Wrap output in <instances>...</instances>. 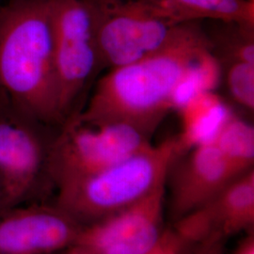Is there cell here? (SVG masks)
Masks as SVG:
<instances>
[{
	"instance_id": "6da1fadb",
	"label": "cell",
	"mask_w": 254,
	"mask_h": 254,
	"mask_svg": "<svg viewBox=\"0 0 254 254\" xmlns=\"http://www.w3.org/2000/svg\"><path fill=\"white\" fill-rule=\"evenodd\" d=\"M219 65L199 21L187 22L160 50L109 69L75 115L87 124L124 123L153 136L176 109L183 85L197 75L218 72Z\"/></svg>"
},
{
	"instance_id": "7a4b0ae2",
	"label": "cell",
	"mask_w": 254,
	"mask_h": 254,
	"mask_svg": "<svg viewBox=\"0 0 254 254\" xmlns=\"http://www.w3.org/2000/svg\"><path fill=\"white\" fill-rule=\"evenodd\" d=\"M13 113L46 126L59 111L53 30L47 0H9L0 6V101Z\"/></svg>"
},
{
	"instance_id": "3957f363",
	"label": "cell",
	"mask_w": 254,
	"mask_h": 254,
	"mask_svg": "<svg viewBox=\"0 0 254 254\" xmlns=\"http://www.w3.org/2000/svg\"><path fill=\"white\" fill-rule=\"evenodd\" d=\"M186 152L177 135L97 173L65 182L58 186V207L79 223L126 208L166 186L173 164Z\"/></svg>"
},
{
	"instance_id": "277c9868",
	"label": "cell",
	"mask_w": 254,
	"mask_h": 254,
	"mask_svg": "<svg viewBox=\"0 0 254 254\" xmlns=\"http://www.w3.org/2000/svg\"><path fill=\"white\" fill-rule=\"evenodd\" d=\"M102 68L134 63L167 46L191 22L167 0H88Z\"/></svg>"
},
{
	"instance_id": "5b68a950",
	"label": "cell",
	"mask_w": 254,
	"mask_h": 254,
	"mask_svg": "<svg viewBox=\"0 0 254 254\" xmlns=\"http://www.w3.org/2000/svg\"><path fill=\"white\" fill-rule=\"evenodd\" d=\"M61 127L48 155V175L57 186L97 173L152 144V136L136 127L83 123L75 111Z\"/></svg>"
},
{
	"instance_id": "8992f818",
	"label": "cell",
	"mask_w": 254,
	"mask_h": 254,
	"mask_svg": "<svg viewBox=\"0 0 254 254\" xmlns=\"http://www.w3.org/2000/svg\"><path fill=\"white\" fill-rule=\"evenodd\" d=\"M53 30L59 111L63 124L101 66L88 0H47Z\"/></svg>"
},
{
	"instance_id": "52a82bcc",
	"label": "cell",
	"mask_w": 254,
	"mask_h": 254,
	"mask_svg": "<svg viewBox=\"0 0 254 254\" xmlns=\"http://www.w3.org/2000/svg\"><path fill=\"white\" fill-rule=\"evenodd\" d=\"M166 186L104 218L82 225L73 245L78 254H144L161 240Z\"/></svg>"
},
{
	"instance_id": "ba28073f",
	"label": "cell",
	"mask_w": 254,
	"mask_h": 254,
	"mask_svg": "<svg viewBox=\"0 0 254 254\" xmlns=\"http://www.w3.org/2000/svg\"><path fill=\"white\" fill-rule=\"evenodd\" d=\"M48 126L13 112L0 114V184L3 200L23 199L48 175L52 140L45 135Z\"/></svg>"
},
{
	"instance_id": "9c48e42d",
	"label": "cell",
	"mask_w": 254,
	"mask_h": 254,
	"mask_svg": "<svg viewBox=\"0 0 254 254\" xmlns=\"http://www.w3.org/2000/svg\"><path fill=\"white\" fill-rule=\"evenodd\" d=\"M254 171L242 173L190 214L177 219L174 231L190 247L221 242L254 226Z\"/></svg>"
},
{
	"instance_id": "30bf717a",
	"label": "cell",
	"mask_w": 254,
	"mask_h": 254,
	"mask_svg": "<svg viewBox=\"0 0 254 254\" xmlns=\"http://www.w3.org/2000/svg\"><path fill=\"white\" fill-rule=\"evenodd\" d=\"M81 224L60 207L35 206L0 216V254H50L73 245Z\"/></svg>"
},
{
	"instance_id": "8fae6325",
	"label": "cell",
	"mask_w": 254,
	"mask_h": 254,
	"mask_svg": "<svg viewBox=\"0 0 254 254\" xmlns=\"http://www.w3.org/2000/svg\"><path fill=\"white\" fill-rule=\"evenodd\" d=\"M183 155L172 183V210L176 219L203 205L240 175L211 140L192 147Z\"/></svg>"
},
{
	"instance_id": "7c38bea8",
	"label": "cell",
	"mask_w": 254,
	"mask_h": 254,
	"mask_svg": "<svg viewBox=\"0 0 254 254\" xmlns=\"http://www.w3.org/2000/svg\"><path fill=\"white\" fill-rule=\"evenodd\" d=\"M177 110L181 112L183 124L179 136L187 151L210 140L230 112L213 91L194 95Z\"/></svg>"
},
{
	"instance_id": "4fadbf2b",
	"label": "cell",
	"mask_w": 254,
	"mask_h": 254,
	"mask_svg": "<svg viewBox=\"0 0 254 254\" xmlns=\"http://www.w3.org/2000/svg\"><path fill=\"white\" fill-rule=\"evenodd\" d=\"M237 174L254 169V128L229 112L210 139Z\"/></svg>"
},
{
	"instance_id": "5bb4252c",
	"label": "cell",
	"mask_w": 254,
	"mask_h": 254,
	"mask_svg": "<svg viewBox=\"0 0 254 254\" xmlns=\"http://www.w3.org/2000/svg\"><path fill=\"white\" fill-rule=\"evenodd\" d=\"M189 21L217 20L254 29V0H167Z\"/></svg>"
},
{
	"instance_id": "9a60e30c",
	"label": "cell",
	"mask_w": 254,
	"mask_h": 254,
	"mask_svg": "<svg viewBox=\"0 0 254 254\" xmlns=\"http://www.w3.org/2000/svg\"><path fill=\"white\" fill-rule=\"evenodd\" d=\"M224 65L228 91L238 106L249 112L254 110V64L233 61Z\"/></svg>"
},
{
	"instance_id": "2e32d148",
	"label": "cell",
	"mask_w": 254,
	"mask_h": 254,
	"mask_svg": "<svg viewBox=\"0 0 254 254\" xmlns=\"http://www.w3.org/2000/svg\"><path fill=\"white\" fill-rule=\"evenodd\" d=\"M190 248L173 228L166 230L159 243L144 254H188Z\"/></svg>"
},
{
	"instance_id": "e0dca14e",
	"label": "cell",
	"mask_w": 254,
	"mask_h": 254,
	"mask_svg": "<svg viewBox=\"0 0 254 254\" xmlns=\"http://www.w3.org/2000/svg\"><path fill=\"white\" fill-rule=\"evenodd\" d=\"M188 254H221V242L204 243L196 246V249Z\"/></svg>"
},
{
	"instance_id": "ac0fdd59",
	"label": "cell",
	"mask_w": 254,
	"mask_h": 254,
	"mask_svg": "<svg viewBox=\"0 0 254 254\" xmlns=\"http://www.w3.org/2000/svg\"><path fill=\"white\" fill-rule=\"evenodd\" d=\"M233 254H254V234L247 236L236 248L235 253Z\"/></svg>"
},
{
	"instance_id": "d6986e66",
	"label": "cell",
	"mask_w": 254,
	"mask_h": 254,
	"mask_svg": "<svg viewBox=\"0 0 254 254\" xmlns=\"http://www.w3.org/2000/svg\"><path fill=\"white\" fill-rule=\"evenodd\" d=\"M61 254H77V253L73 250L72 247H69V248H67V249H65L63 251V253Z\"/></svg>"
},
{
	"instance_id": "ffe728a7",
	"label": "cell",
	"mask_w": 254,
	"mask_h": 254,
	"mask_svg": "<svg viewBox=\"0 0 254 254\" xmlns=\"http://www.w3.org/2000/svg\"><path fill=\"white\" fill-rule=\"evenodd\" d=\"M0 200H3V193H2V189H1V184H0Z\"/></svg>"
},
{
	"instance_id": "44dd1931",
	"label": "cell",
	"mask_w": 254,
	"mask_h": 254,
	"mask_svg": "<svg viewBox=\"0 0 254 254\" xmlns=\"http://www.w3.org/2000/svg\"></svg>"
},
{
	"instance_id": "7402d4cb",
	"label": "cell",
	"mask_w": 254,
	"mask_h": 254,
	"mask_svg": "<svg viewBox=\"0 0 254 254\" xmlns=\"http://www.w3.org/2000/svg\"><path fill=\"white\" fill-rule=\"evenodd\" d=\"M0 104H1V103H0Z\"/></svg>"
}]
</instances>
